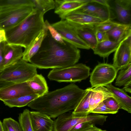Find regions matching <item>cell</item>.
<instances>
[{"mask_svg":"<svg viewBox=\"0 0 131 131\" xmlns=\"http://www.w3.org/2000/svg\"><path fill=\"white\" fill-rule=\"evenodd\" d=\"M106 32L109 40L116 42H121L126 38L131 36V24L119 23Z\"/></svg>","mask_w":131,"mask_h":131,"instance_id":"22","label":"cell"},{"mask_svg":"<svg viewBox=\"0 0 131 131\" xmlns=\"http://www.w3.org/2000/svg\"></svg>","mask_w":131,"mask_h":131,"instance_id":"45","label":"cell"},{"mask_svg":"<svg viewBox=\"0 0 131 131\" xmlns=\"http://www.w3.org/2000/svg\"><path fill=\"white\" fill-rule=\"evenodd\" d=\"M33 131H53V121L49 116L37 111H30Z\"/></svg>","mask_w":131,"mask_h":131,"instance_id":"15","label":"cell"},{"mask_svg":"<svg viewBox=\"0 0 131 131\" xmlns=\"http://www.w3.org/2000/svg\"><path fill=\"white\" fill-rule=\"evenodd\" d=\"M44 26L47 28L52 37L55 40L61 43H64L65 41L57 31L46 20L44 21Z\"/></svg>","mask_w":131,"mask_h":131,"instance_id":"33","label":"cell"},{"mask_svg":"<svg viewBox=\"0 0 131 131\" xmlns=\"http://www.w3.org/2000/svg\"><path fill=\"white\" fill-rule=\"evenodd\" d=\"M84 131H108L106 130H103L96 127L94 125L92 127Z\"/></svg>","mask_w":131,"mask_h":131,"instance_id":"42","label":"cell"},{"mask_svg":"<svg viewBox=\"0 0 131 131\" xmlns=\"http://www.w3.org/2000/svg\"><path fill=\"white\" fill-rule=\"evenodd\" d=\"M34 8L38 9L44 14L48 11L54 9L55 3L53 0H31Z\"/></svg>","mask_w":131,"mask_h":131,"instance_id":"29","label":"cell"},{"mask_svg":"<svg viewBox=\"0 0 131 131\" xmlns=\"http://www.w3.org/2000/svg\"><path fill=\"white\" fill-rule=\"evenodd\" d=\"M92 2H95L102 5L110 8L108 3V1L107 0H91Z\"/></svg>","mask_w":131,"mask_h":131,"instance_id":"39","label":"cell"},{"mask_svg":"<svg viewBox=\"0 0 131 131\" xmlns=\"http://www.w3.org/2000/svg\"><path fill=\"white\" fill-rule=\"evenodd\" d=\"M103 102L107 108L115 114L118 112V110L120 109L118 103L113 97L108 98Z\"/></svg>","mask_w":131,"mask_h":131,"instance_id":"34","label":"cell"},{"mask_svg":"<svg viewBox=\"0 0 131 131\" xmlns=\"http://www.w3.org/2000/svg\"><path fill=\"white\" fill-rule=\"evenodd\" d=\"M37 68L21 59L0 71V80L13 84L27 82L37 74Z\"/></svg>","mask_w":131,"mask_h":131,"instance_id":"4","label":"cell"},{"mask_svg":"<svg viewBox=\"0 0 131 131\" xmlns=\"http://www.w3.org/2000/svg\"><path fill=\"white\" fill-rule=\"evenodd\" d=\"M93 124L89 122L79 123L71 128L69 131H84L92 127Z\"/></svg>","mask_w":131,"mask_h":131,"instance_id":"36","label":"cell"},{"mask_svg":"<svg viewBox=\"0 0 131 131\" xmlns=\"http://www.w3.org/2000/svg\"><path fill=\"white\" fill-rule=\"evenodd\" d=\"M94 114H115L114 112L108 108L103 102H101L95 108L90 112Z\"/></svg>","mask_w":131,"mask_h":131,"instance_id":"35","label":"cell"},{"mask_svg":"<svg viewBox=\"0 0 131 131\" xmlns=\"http://www.w3.org/2000/svg\"><path fill=\"white\" fill-rule=\"evenodd\" d=\"M95 17L104 21L112 20L115 18L111 8L102 5L91 0L75 10Z\"/></svg>","mask_w":131,"mask_h":131,"instance_id":"11","label":"cell"},{"mask_svg":"<svg viewBox=\"0 0 131 131\" xmlns=\"http://www.w3.org/2000/svg\"><path fill=\"white\" fill-rule=\"evenodd\" d=\"M85 93L79 103L71 113L77 117H85L90 114V99L91 92L90 88L86 89Z\"/></svg>","mask_w":131,"mask_h":131,"instance_id":"25","label":"cell"},{"mask_svg":"<svg viewBox=\"0 0 131 131\" xmlns=\"http://www.w3.org/2000/svg\"><path fill=\"white\" fill-rule=\"evenodd\" d=\"M34 5L31 0H0V8Z\"/></svg>","mask_w":131,"mask_h":131,"instance_id":"30","label":"cell"},{"mask_svg":"<svg viewBox=\"0 0 131 131\" xmlns=\"http://www.w3.org/2000/svg\"><path fill=\"white\" fill-rule=\"evenodd\" d=\"M80 58V51L78 48L66 41L64 43L57 42L48 31L30 62L39 69H54L75 64Z\"/></svg>","mask_w":131,"mask_h":131,"instance_id":"1","label":"cell"},{"mask_svg":"<svg viewBox=\"0 0 131 131\" xmlns=\"http://www.w3.org/2000/svg\"><path fill=\"white\" fill-rule=\"evenodd\" d=\"M90 67L82 63L59 68L53 69L47 77L50 80L59 82H80L90 75Z\"/></svg>","mask_w":131,"mask_h":131,"instance_id":"5","label":"cell"},{"mask_svg":"<svg viewBox=\"0 0 131 131\" xmlns=\"http://www.w3.org/2000/svg\"><path fill=\"white\" fill-rule=\"evenodd\" d=\"M19 123L23 131H33L31 123L30 111L28 109H24L19 114Z\"/></svg>","mask_w":131,"mask_h":131,"instance_id":"27","label":"cell"},{"mask_svg":"<svg viewBox=\"0 0 131 131\" xmlns=\"http://www.w3.org/2000/svg\"><path fill=\"white\" fill-rule=\"evenodd\" d=\"M114 9L120 23L131 24V0H116Z\"/></svg>","mask_w":131,"mask_h":131,"instance_id":"17","label":"cell"},{"mask_svg":"<svg viewBox=\"0 0 131 131\" xmlns=\"http://www.w3.org/2000/svg\"><path fill=\"white\" fill-rule=\"evenodd\" d=\"M39 97L38 95L34 94L26 95L3 101L5 105L10 107H20L27 105L29 103Z\"/></svg>","mask_w":131,"mask_h":131,"instance_id":"26","label":"cell"},{"mask_svg":"<svg viewBox=\"0 0 131 131\" xmlns=\"http://www.w3.org/2000/svg\"><path fill=\"white\" fill-rule=\"evenodd\" d=\"M34 94L27 82L14 83L0 89V100L3 101Z\"/></svg>","mask_w":131,"mask_h":131,"instance_id":"12","label":"cell"},{"mask_svg":"<svg viewBox=\"0 0 131 131\" xmlns=\"http://www.w3.org/2000/svg\"><path fill=\"white\" fill-rule=\"evenodd\" d=\"M44 15L39 10L34 8L22 21L5 30L7 43L26 48L43 29Z\"/></svg>","mask_w":131,"mask_h":131,"instance_id":"3","label":"cell"},{"mask_svg":"<svg viewBox=\"0 0 131 131\" xmlns=\"http://www.w3.org/2000/svg\"><path fill=\"white\" fill-rule=\"evenodd\" d=\"M48 31L47 28L44 25L43 28L41 31L25 49L21 58L23 60L27 62H30L31 58L39 50Z\"/></svg>","mask_w":131,"mask_h":131,"instance_id":"16","label":"cell"},{"mask_svg":"<svg viewBox=\"0 0 131 131\" xmlns=\"http://www.w3.org/2000/svg\"><path fill=\"white\" fill-rule=\"evenodd\" d=\"M117 72L112 64L104 63L99 64L90 74V82L91 88L106 87L113 81Z\"/></svg>","mask_w":131,"mask_h":131,"instance_id":"8","label":"cell"},{"mask_svg":"<svg viewBox=\"0 0 131 131\" xmlns=\"http://www.w3.org/2000/svg\"><path fill=\"white\" fill-rule=\"evenodd\" d=\"M68 112L60 115L54 121L53 131H69L78 124L84 122L102 125L108 117L96 114H89L85 117H77L73 116L72 113Z\"/></svg>","mask_w":131,"mask_h":131,"instance_id":"6","label":"cell"},{"mask_svg":"<svg viewBox=\"0 0 131 131\" xmlns=\"http://www.w3.org/2000/svg\"><path fill=\"white\" fill-rule=\"evenodd\" d=\"M34 9L32 5L0 8V29L5 30L18 24Z\"/></svg>","mask_w":131,"mask_h":131,"instance_id":"7","label":"cell"},{"mask_svg":"<svg viewBox=\"0 0 131 131\" xmlns=\"http://www.w3.org/2000/svg\"><path fill=\"white\" fill-rule=\"evenodd\" d=\"M86 91L71 83L62 88L48 92L27 105L32 109L41 112L54 119L74 110Z\"/></svg>","mask_w":131,"mask_h":131,"instance_id":"2","label":"cell"},{"mask_svg":"<svg viewBox=\"0 0 131 131\" xmlns=\"http://www.w3.org/2000/svg\"><path fill=\"white\" fill-rule=\"evenodd\" d=\"M27 82L34 93L39 97L48 92V87L46 81L41 74H37Z\"/></svg>","mask_w":131,"mask_h":131,"instance_id":"23","label":"cell"},{"mask_svg":"<svg viewBox=\"0 0 131 131\" xmlns=\"http://www.w3.org/2000/svg\"><path fill=\"white\" fill-rule=\"evenodd\" d=\"M90 0H56L54 12L62 20L70 12L81 7Z\"/></svg>","mask_w":131,"mask_h":131,"instance_id":"14","label":"cell"},{"mask_svg":"<svg viewBox=\"0 0 131 131\" xmlns=\"http://www.w3.org/2000/svg\"><path fill=\"white\" fill-rule=\"evenodd\" d=\"M131 63V36L120 43L115 51L113 65L118 71Z\"/></svg>","mask_w":131,"mask_h":131,"instance_id":"10","label":"cell"},{"mask_svg":"<svg viewBox=\"0 0 131 131\" xmlns=\"http://www.w3.org/2000/svg\"><path fill=\"white\" fill-rule=\"evenodd\" d=\"M66 20L73 28L80 38L93 50L97 43L95 25H81Z\"/></svg>","mask_w":131,"mask_h":131,"instance_id":"13","label":"cell"},{"mask_svg":"<svg viewBox=\"0 0 131 131\" xmlns=\"http://www.w3.org/2000/svg\"><path fill=\"white\" fill-rule=\"evenodd\" d=\"M2 123L4 131H23L19 123L11 117L4 119Z\"/></svg>","mask_w":131,"mask_h":131,"instance_id":"31","label":"cell"},{"mask_svg":"<svg viewBox=\"0 0 131 131\" xmlns=\"http://www.w3.org/2000/svg\"><path fill=\"white\" fill-rule=\"evenodd\" d=\"M22 48L6 42L4 50L3 69L15 63L22 58L23 52Z\"/></svg>","mask_w":131,"mask_h":131,"instance_id":"18","label":"cell"},{"mask_svg":"<svg viewBox=\"0 0 131 131\" xmlns=\"http://www.w3.org/2000/svg\"><path fill=\"white\" fill-rule=\"evenodd\" d=\"M13 83L0 80V89Z\"/></svg>","mask_w":131,"mask_h":131,"instance_id":"43","label":"cell"},{"mask_svg":"<svg viewBox=\"0 0 131 131\" xmlns=\"http://www.w3.org/2000/svg\"><path fill=\"white\" fill-rule=\"evenodd\" d=\"M122 89L126 92L131 93V81L127 82L124 85Z\"/></svg>","mask_w":131,"mask_h":131,"instance_id":"40","label":"cell"},{"mask_svg":"<svg viewBox=\"0 0 131 131\" xmlns=\"http://www.w3.org/2000/svg\"><path fill=\"white\" fill-rule=\"evenodd\" d=\"M114 95V98L118 103L120 109L131 113V97L122 89L116 87L111 83L106 86Z\"/></svg>","mask_w":131,"mask_h":131,"instance_id":"20","label":"cell"},{"mask_svg":"<svg viewBox=\"0 0 131 131\" xmlns=\"http://www.w3.org/2000/svg\"><path fill=\"white\" fill-rule=\"evenodd\" d=\"M131 81V63L125 68L121 70L116 80V86H124L129 81Z\"/></svg>","mask_w":131,"mask_h":131,"instance_id":"28","label":"cell"},{"mask_svg":"<svg viewBox=\"0 0 131 131\" xmlns=\"http://www.w3.org/2000/svg\"><path fill=\"white\" fill-rule=\"evenodd\" d=\"M90 89L91 92L90 99V112L105 99L109 97H114L113 94L104 86L90 88Z\"/></svg>","mask_w":131,"mask_h":131,"instance_id":"21","label":"cell"},{"mask_svg":"<svg viewBox=\"0 0 131 131\" xmlns=\"http://www.w3.org/2000/svg\"><path fill=\"white\" fill-rule=\"evenodd\" d=\"M119 23L112 20H108L98 24L95 25V27L96 31L107 32Z\"/></svg>","mask_w":131,"mask_h":131,"instance_id":"32","label":"cell"},{"mask_svg":"<svg viewBox=\"0 0 131 131\" xmlns=\"http://www.w3.org/2000/svg\"><path fill=\"white\" fill-rule=\"evenodd\" d=\"M63 19L84 25H95L105 21L100 18L76 10L69 13Z\"/></svg>","mask_w":131,"mask_h":131,"instance_id":"19","label":"cell"},{"mask_svg":"<svg viewBox=\"0 0 131 131\" xmlns=\"http://www.w3.org/2000/svg\"><path fill=\"white\" fill-rule=\"evenodd\" d=\"M96 37L97 42L109 40L108 35L106 32L97 30L96 33Z\"/></svg>","mask_w":131,"mask_h":131,"instance_id":"37","label":"cell"},{"mask_svg":"<svg viewBox=\"0 0 131 131\" xmlns=\"http://www.w3.org/2000/svg\"><path fill=\"white\" fill-rule=\"evenodd\" d=\"M120 42H116L109 40L97 42L93 50L94 54L104 58L108 57L115 51Z\"/></svg>","mask_w":131,"mask_h":131,"instance_id":"24","label":"cell"},{"mask_svg":"<svg viewBox=\"0 0 131 131\" xmlns=\"http://www.w3.org/2000/svg\"><path fill=\"white\" fill-rule=\"evenodd\" d=\"M0 131H4L3 123L0 121Z\"/></svg>","mask_w":131,"mask_h":131,"instance_id":"44","label":"cell"},{"mask_svg":"<svg viewBox=\"0 0 131 131\" xmlns=\"http://www.w3.org/2000/svg\"><path fill=\"white\" fill-rule=\"evenodd\" d=\"M63 40L79 48L89 49V46L78 35L73 28L65 19L51 24Z\"/></svg>","mask_w":131,"mask_h":131,"instance_id":"9","label":"cell"},{"mask_svg":"<svg viewBox=\"0 0 131 131\" xmlns=\"http://www.w3.org/2000/svg\"><path fill=\"white\" fill-rule=\"evenodd\" d=\"M6 41H3L0 43V71L4 68V53Z\"/></svg>","mask_w":131,"mask_h":131,"instance_id":"38","label":"cell"},{"mask_svg":"<svg viewBox=\"0 0 131 131\" xmlns=\"http://www.w3.org/2000/svg\"><path fill=\"white\" fill-rule=\"evenodd\" d=\"M6 39L5 30L0 29V43L3 41H6Z\"/></svg>","mask_w":131,"mask_h":131,"instance_id":"41","label":"cell"}]
</instances>
